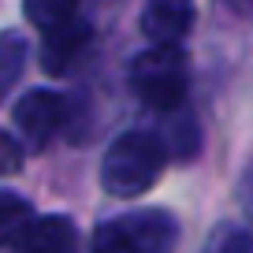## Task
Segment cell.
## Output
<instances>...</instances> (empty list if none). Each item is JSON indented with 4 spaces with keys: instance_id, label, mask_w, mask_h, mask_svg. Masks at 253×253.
Returning a JSON list of instances; mask_svg holds the SVG:
<instances>
[{
    "instance_id": "obj_4",
    "label": "cell",
    "mask_w": 253,
    "mask_h": 253,
    "mask_svg": "<svg viewBox=\"0 0 253 253\" xmlns=\"http://www.w3.org/2000/svg\"><path fill=\"white\" fill-rule=\"evenodd\" d=\"M116 227L130 242L134 253H171L179 242V223L164 209H138V212L116 216Z\"/></svg>"
},
{
    "instance_id": "obj_3",
    "label": "cell",
    "mask_w": 253,
    "mask_h": 253,
    "mask_svg": "<svg viewBox=\"0 0 253 253\" xmlns=\"http://www.w3.org/2000/svg\"><path fill=\"white\" fill-rule=\"evenodd\" d=\"M15 123L34 145H45L60 134V126L67 123V97L56 89H30L15 101Z\"/></svg>"
},
{
    "instance_id": "obj_1",
    "label": "cell",
    "mask_w": 253,
    "mask_h": 253,
    "mask_svg": "<svg viewBox=\"0 0 253 253\" xmlns=\"http://www.w3.org/2000/svg\"><path fill=\"white\" fill-rule=\"evenodd\" d=\"M164 164H168L164 138L149 134V130H126L101 157V186L108 198L119 201L142 198L157 186V179L164 175Z\"/></svg>"
},
{
    "instance_id": "obj_14",
    "label": "cell",
    "mask_w": 253,
    "mask_h": 253,
    "mask_svg": "<svg viewBox=\"0 0 253 253\" xmlns=\"http://www.w3.org/2000/svg\"><path fill=\"white\" fill-rule=\"evenodd\" d=\"M175 157H194L198 153V126L190 116H179V126H175Z\"/></svg>"
},
{
    "instance_id": "obj_8",
    "label": "cell",
    "mask_w": 253,
    "mask_h": 253,
    "mask_svg": "<svg viewBox=\"0 0 253 253\" xmlns=\"http://www.w3.org/2000/svg\"><path fill=\"white\" fill-rule=\"evenodd\" d=\"M34 220L38 216L26 205V198H19L11 190H0V246H19Z\"/></svg>"
},
{
    "instance_id": "obj_12",
    "label": "cell",
    "mask_w": 253,
    "mask_h": 253,
    "mask_svg": "<svg viewBox=\"0 0 253 253\" xmlns=\"http://www.w3.org/2000/svg\"><path fill=\"white\" fill-rule=\"evenodd\" d=\"M93 253H134V250L123 238V231L116 227V220H104L93 235Z\"/></svg>"
},
{
    "instance_id": "obj_7",
    "label": "cell",
    "mask_w": 253,
    "mask_h": 253,
    "mask_svg": "<svg viewBox=\"0 0 253 253\" xmlns=\"http://www.w3.org/2000/svg\"><path fill=\"white\" fill-rule=\"evenodd\" d=\"M75 242H79V235H75V223L67 216H38L15 250L19 253H75Z\"/></svg>"
},
{
    "instance_id": "obj_5",
    "label": "cell",
    "mask_w": 253,
    "mask_h": 253,
    "mask_svg": "<svg viewBox=\"0 0 253 253\" xmlns=\"http://www.w3.org/2000/svg\"><path fill=\"white\" fill-rule=\"evenodd\" d=\"M198 19L194 0H149L142 8V34L153 45H179Z\"/></svg>"
},
{
    "instance_id": "obj_6",
    "label": "cell",
    "mask_w": 253,
    "mask_h": 253,
    "mask_svg": "<svg viewBox=\"0 0 253 253\" xmlns=\"http://www.w3.org/2000/svg\"><path fill=\"white\" fill-rule=\"evenodd\" d=\"M89 41H93V26L86 19H71V23L48 30L45 41H41V67L48 75H67L86 56Z\"/></svg>"
},
{
    "instance_id": "obj_9",
    "label": "cell",
    "mask_w": 253,
    "mask_h": 253,
    "mask_svg": "<svg viewBox=\"0 0 253 253\" xmlns=\"http://www.w3.org/2000/svg\"><path fill=\"white\" fill-rule=\"evenodd\" d=\"M79 4L82 0H23V15L30 26L38 30H56V26L79 19Z\"/></svg>"
},
{
    "instance_id": "obj_2",
    "label": "cell",
    "mask_w": 253,
    "mask_h": 253,
    "mask_svg": "<svg viewBox=\"0 0 253 253\" xmlns=\"http://www.w3.org/2000/svg\"><path fill=\"white\" fill-rule=\"evenodd\" d=\"M130 86L153 112H179L186 101L190 67L179 45H149L130 60Z\"/></svg>"
},
{
    "instance_id": "obj_10",
    "label": "cell",
    "mask_w": 253,
    "mask_h": 253,
    "mask_svg": "<svg viewBox=\"0 0 253 253\" xmlns=\"http://www.w3.org/2000/svg\"><path fill=\"white\" fill-rule=\"evenodd\" d=\"M23 67H26V38L15 30H4L0 34V97L19 82Z\"/></svg>"
},
{
    "instance_id": "obj_11",
    "label": "cell",
    "mask_w": 253,
    "mask_h": 253,
    "mask_svg": "<svg viewBox=\"0 0 253 253\" xmlns=\"http://www.w3.org/2000/svg\"><path fill=\"white\" fill-rule=\"evenodd\" d=\"M209 253H253V231L238 227V223H223Z\"/></svg>"
},
{
    "instance_id": "obj_15",
    "label": "cell",
    "mask_w": 253,
    "mask_h": 253,
    "mask_svg": "<svg viewBox=\"0 0 253 253\" xmlns=\"http://www.w3.org/2000/svg\"><path fill=\"white\" fill-rule=\"evenodd\" d=\"M242 190H246V198H250V205H253V164L246 168V179H242Z\"/></svg>"
},
{
    "instance_id": "obj_16",
    "label": "cell",
    "mask_w": 253,
    "mask_h": 253,
    "mask_svg": "<svg viewBox=\"0 0 253 253\" xmlns=\"http://www.w3.org/2000/svg\"><path fill=\"white\" fill-rule=\"evenodd\" d=\"M220 4H227V8H250L253 0H220Z\"/></svg>"
},
{
    "instance_id": "obj_13",
    "label": "cell",
    "mask_w": 253,
    "mask_h": 253,
    "mask_svg": "<svg viewBox=\"0 0 253 253\" xmlns=\"http://www.w3.org/2000/svg\"><path fill=\"white\" fill-rule=\"evenodd\" d=\"M26 157H23V145L8 134V130H0V175H15L23 171Z\"/></svg>"
}]
</instances>
